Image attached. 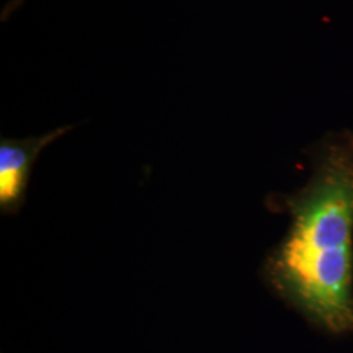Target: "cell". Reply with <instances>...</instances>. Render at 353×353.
I'll list each match as a JSON object with an SVG mask.
<instances>
[{
  "mask_svg": "<svg viewBox=\"0 0 353 353\" xmlns=\"http://www.w3.org/2000/svg\"><path fill=\"white\" fill-rule=\"evenodd\" d=\"M23 1H24V0H11V1L4 7L3 12H1V20H6L14 10H17V8L21 6Z\"/></svg>",
  "mask_w": 353,
  "mask_h": 353,
  "instance_id": "obj_3",
  "label": "cell"
},
{
  "mask_svg": "<svg viewBox=\"0 0 353 353\" xmlns=\"http://www.w3.org/2000/svg\"><path fill=\"white\" fill-rule=\"evenodd\" d=\"M71 127L64 126L37 138L0 140V207L11 212L24 202L30 170L41 151L61 138Z\"/></svg>",
  "mask_w": 353,
  "mask_h": 353,
  "instance_id": "obj_2",
  "label": "cell"
},
{
  "mask_svg": "<svg viewBox=\"0 0 353 353\" xmlns=\"http://www.w3.org/2000/svg\"><path fill=\"white\" fill-rule=\"evenodd\" d=\"M290 225L267 278L310 323L353 332V134L321 141L310 181L288 199Z\"/></svg>",
  "mask_w": 353,
  "mask_h": 353,
  "instance_id": "obj_1",
  "label": "cell"
}]
</instances>
